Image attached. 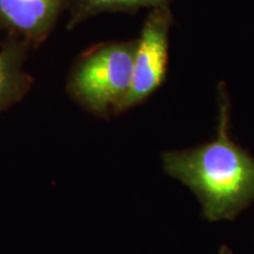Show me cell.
Masks as SVG:
<instances>
[{"label": "cell", "mask_w": 254, "mask_h": 254, "mask_svg": "<svg viewBox=\"0 0 254 254\" xmlns=\"http://www.w3.org/2000/svg\"><path fill=\"white\" fill-rule=\"evenodd\" d=\"M218 134L184 151L165 152L164 171L189 187L200 201L202 217L214 222L234 220L254 202V158L231 139L230 104L222 95Z\"/></svg>", "instance_id": "6da1fadb"}, {"label": "cell", "mask_w": 254, "mask_h": 254, "mask_svg": "<svg viewBox=\"0 0 254 254\" xmlns=\"http://www.w3.org/2000/svg\"><path fill=\"white\" fill-rule=\"evenodd\" d=\"M135 47L136 41L113 43L85 56L69 80L73 98L94 114L114 112L131 87Z\"/></svg>", "instance_id": "7a4b0ae2"}, {"label": "cell", "mask_w": 254, "mask_h": 254, "mask_svg": "<svg viewBox=\"0 0 254 254\" xmlns=\"http://www.w3.org/2000/svg\"><path fill=\"white\" fill-rule=\"evenodd\" d=\"M168 30V12L164 6L154 8L136 40L131 87L114 113L125 112L141 104L161 86L166 74Z\"/></svg>", "instance_id": "3957f363"}, {"label": "cell", "mask_w": 254, "mask_h": 254, "mask_svg": "<svg viewBox=\"0 0 254 254\" xmlns=\"http://www.w3.org/2000/svg\"><path fill=\"white\" fill-rule=\"evenodd\" d=\"M63 0H0V20L32 39L49 33Z\"/></svg>", "instance_id": "277c9868"}, {"label": "cell", "mask_w": 254, "mask_h": 254, "mask_svg": "<svg viewBox=\"0 0 254 254\" xmlns=\"http://www.w3.org/2000/svg\"><path fill=\"white\" fill-rule=\"evenodd\" d=\"M23 50L11 45L0 51V112L21 100L31 87L24 71Z\"/></svg>", "instance_id": "5b68a950"}, {"label": "cell", "mask_w": 254, "mask_h": 254, "mask_svg": "<svg viewBox=\"0 0 254 254\" xmlns=\"http://www.w3.org/2000/svg\"><path fill=\"white\" fill-rule=\"evenodd\" d=\"M166 0H80L81 13H92L105 9H125L138 7H163Z\"/></svg>", "instance_id": "8992f818"}, {"label": "cell", "mask_w": 254, "mask_h": 254, "mask_svg": "<svg viewBox=\"0 0 254 254\" xmlns=\"http://www.w3.org/2000/svg\"><path fill=\"white\" fill-rule=\"evenodd\" d=\"M219 254H232V252L226 245H222L219 250Z\"/></svg>", "instance_id": "52a82bcc"}]
</instances>
